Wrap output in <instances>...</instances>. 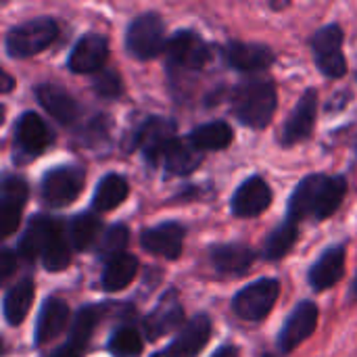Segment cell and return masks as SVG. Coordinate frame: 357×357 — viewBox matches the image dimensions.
I'll use <instances>...</instances> for the list:
<instances>
[{"label":"cell","instance_id":"obj_13","mask_svg":"<svg viewBox=\"0 0 357 357\" xmlns=\"http://www.w3.org/2000/svg\"><path fill=\"white\" fill-rule=\"evenodd\" d=\"M52 142H54V134L44 121V117H40L33 111L21 113V117L15 123V151L19 155H23L25 159L38 157Z\"/></svg>","mask_w":357,"mask_h":357},{"label":"cell","instance_id":"obj_36","mask_svg":"<svg viewBox=\"0 0 357 357\" xmlns=\"http://www.w3.org/2000/svg\"><path fill=\"white\" fill-rule=\"evenodd\" d=\"M92 88L102 98H117L123 92L119 73H115L111 69H102L100 73H96L94 79H92Z\"/></svg>","mask_w":357,"mask_h":357},{"label":"cell","instance_id":"obj_35","mask_svg":"<svg viewBox=\"0 0 357 357\" xmlns=\"http://www.w3.org/2000/svg\"><path fill=\"white\" fill-rule=\"evenodd\" d=\"M71 253H73V247L67 238V232L44 253L42 257V264L48 272H63L69 264H71Z\"/></svg>","mask_w":357,"mask_h":357},{"label":"cell","instance_id":"obj_10","mask_svg":"<svg viewBox=\"0 0 357 357\" xmlns=\"http://www.w3.org/2000/svg\"><path fill=\"white\" fill-rule=\"evenodd\" d=\"M67 232V226L61 224L59 220L54 218H48V215H36L29 220L21 241H19V247H17V253L25 259V261H33V259H42L44 253Z\"/></svg>","mask_w":357,"mask_h":357},{"label":"cell","instance_id":"obj_18","mask_svg":"<svg viewBox=\"0 0 357 357\" xmlns=\"http://www.w3.org/2000/svg\"><path fill=\"white\" fill-rule=\"evenodd\" d=\"M186 230L178 222H163L151 228H144L140 234V247L163 259H178L184 251Z\"/></svg>","mask_w":357,"mask_h":357},{"label":"cell","instance_id":"obj_23","mask_svg":"<svg viewBox=\"0 0 357 357\" xmlns=\"http://www.w3.org/2000/svg\"><path fill=\"white\" fill-rule=\"evenodd\" d=\"M36 98L40 102V107L52 117L56 119L59 123L63 126H71L79 119L82 115V109L77 105V100L61 86L56 84H50V82H44L40 86H36Z\"/></svg>","mask_w":357,"mask_h":357},{"label":"cell","instance_id":"obj_17","mask_svg":"<svg viewBox=\"0 0 357 357\" xmlns=\"http://www.w3.org/2000/svg\"><path fill=\"white\" fill-rule=\"evenodd\" d=\"M109 59V42L100 33H84L69 52L67 69L71 73H100Z\"/></svg>","mask_w":357,"mask_h":357},{"label":"cell","instance_id":"obj_39","mask_svg":"<svg viewBox=\"0 0 357 357\" xmlns=\"http://www.w3.org/2000/svg\"><path fill=\"white\" fill-rule=\"evenodd\" d=\"M2 82H4V84H2V92L8 94V92L13 90V77H10L8 73H2Z\"/></svg>","mask_w":357,"mask_h":357},{"label":"cell","instance_id":"obj_14","mask_svg":"<svg viewBox=\"0 0 357 357\" xmlns=\"http://www.w3.org/2000/svg\"><path fill=\"white\" fill-rule=\"evenodd\" d=\"M176 123L165 119V117H149L134 136V146L144 155V159L151 165L161 163V157L165 153V149L172 144V140H176Z\"/></svg>","mask_w":357,"mask_h":357},{"label":"cell","instance_id":"obj_40","mask_svg":"<svg viewBox=\"0 0 357 357\" xmlns=\"http://www.w3.org/2000/svg\"><path fill=\"white\" fill-rule=\"evenodd\" d=\"M349 299L357 301V274L356 278H354V282H351V289H349Z\"/></svg>","mask_w":357,"mask_h":357},{"label":"cell","instance_id":"obj_21","mask_svg":"<svg viewBox=\"0 0 357 357\" xmlns=\"http://www.w3.org/2000/svg\"><path fill=\"white\" fill-rule=\"evenodd\" d=\"M255 257H257L255 251L243 243H226V245H215L209 249L211 268L226 278L245 276L255 264Z\"/></svg>","mask_w":357,"mask_h":357},{"label":"cell","instance_id":"obj_28","mask_svg":"<svg viewBox=\"0 0 357 357\" xmlns=\"http://www.w3.org/2000/svg\"><path fill=\"white\" fill-rule=\"evenodd\" d=\"M136 274H138V259L130 253L117 255L105 264V270L100 276V287L107 293L123 291L126 287L132 284Z\"/></svg>","mask_w":357,"mask_h":357},{"label":"cell","instance_id":"obj_20","mask_svg":"<svg viewBox=\"0 0 357 357\" xmlns=\"http://www.w3.org/2000/svg\"><path fill=\"white\" fill-rule=\"evenodd\" d=\"M274 192L261 176L247 178L232 195L230 209L236 218H259L272 205Z\"/></svg>","mask_w":357,"mask_h":357},{"label":"cell","instance_id":"obj_19","mask_svg":"<svg viewBox=\"0 0 357 357\" xmlns=\"http://www.w3.org/2000/svg\"><path fill=\"white\" fill-rule=\"evenodd\" d=\"M105 310L107 307H102V305L82 307L71 322V335H69L67 343L61 345L50 357H84L96 326L100 324V320L105 316Z\"/></svg>","mask_w":357,"mask_h":357},{"label":"cell","instance_id":"obj_25","mask_svg":"<svg viewBox=\"0 0 357 357\" xmlns=\"http://www.w3.org/2000/svg\"><path fill=\"white\" fill-rule=\"evenodd\" d=\"M345 245H333L312 264L307 282L314 291H328L345 276Z\"/></svg>","mask_w":357,"mask_h":357},{"label":"cell","instance_id":"obj_32","mask_svg":"<svg viewBox=\"0 0 357 357\" xmlns=\"http://www.w3.org/2000/svg\"><path fill=\"white\" fill-rule=\"evenodd\" d=\"M299 241V224L284 220L278 228H274L266 243H264V259L268 261H278L291 253V249Z\"/></svg>","mask_w":357,"mask_h":357},{"label":"cell","instance_id":"obj_22","mask_svg":"<svg viewBox=\"0 0 357 357\" xmlns=\"http://www.w3.org/2000/svg\"><path fill=\"white\" fill-rule=\"evenodd\" d=\"M226 63L241 73L264 71L274 63V50L259 42H228L224 48Z\"/></svg>","mask_w":357,"mask_h":357},{"label":"cell","instance_id":"obj_29","mask_svg":"<svg viewBox=\"0 0 357 357\" xmlns=\"http://www.w3.org/2000/svg\"><path fill=\"white\" fill-rule=\"evenodd\" d=\"M232 140H234V132H232L230 123H226V121H209V123L197 126L188 134V142L195 149H199L201 153L224 151L232 144Z\"/></svg>","mask_w":357,"mask_h":357},{"label":"cell","instance_id":"obj_24","mask_svg":"<svg viewBox=\"0 0 357 357\" xmlns=\"http://www.w3.org/2000/svg\"><path fill=\"white\" fill-rule=\"evenodd\" d=\"M69 318H71L69 305L59 297H48L38 312L36 331H33V345L44 347L46 343H50L52 339L63 335L65 328L69 326Z\"/></svg>","mask_w":357,"mask_h":357},{"label":"cell","instance_id":"obj_37","mask_svg":"<svg viewBox=\"0 0 357 357\" xmlns=\"http://www.w3.org/2000/svg\"><path fill=\"white\" fill-rule=\"evenodd\" d=\"M17 268V255L8 249H2L0 253V282H6L10 278V274Z\"/></svg>","mask_w":357,"mask_h":357},{"label":"cell","instance_id":"obj_11","mask_svg":"<svg viewBox=\"0 0 357 357\" xmlns=\"http://www.w3.org/2000/svg\"><path fill=\"white\" fill-rule=\"evenodd\" d=\"M320 310L314 301L305 299L295 305V310L289 314L287 322L280 328L278 335V351L289 356L293 354L301 343H305L318 328Z\"/></svg>","mask_w":357,"mask_h":357},{"label":"cell","instance_id":"obj_33","mask_svg":"<svg viewBox=\"0 0 357 357\" xmlns=\"http://www.w3.org/2000/svg\"><path fill=\"white\" fill-rule=\"evenodd\" d=\"M107 349L113 357H140L144 349V339L136 326L123 324L109 337Z\"/></svg>","mask_w":357,"mask_h":357},{"label":"cell","instance_id":"obj_7","mask_svg":"<svg viewBox=\"0 0 357 357\" xmlns=\"http://www.w3.org/2000/svg\"><path fill=\"white\" fill-rule=\"evenodd\" d=\"M86 186V172L79 165H59L44 174L40 182L42 201L50 207L71 205Z\"/></svg>","mask_w":357,"mask_h":357},{"label":"cell","instance_id":"obj_12","mask_svg":"<svg viewBox=\"0 0 357 357\" xmlns=\"http://www.w3.org/2000/svg\"><path fill=\"white\" fill-rule=\"evenodd\" d=\"M184 326H186L184 307L174 289L163 293V297L157 301V305L144 318V333H146L149 341H159L161 337H165L174 331L180 333Z\"/></svg>","mask_w":357,"mask_h":357},{"label":"cell","instance_id":"obj_1","mask_svg":"<svg viewBox=\"0 0 357 357\" xmlns=\"http://www.w3.org/2000/svg\"><path fill=\"white\" fill-rule=\"evenodd\" d=\"M347 195V180L343 176L312 174L303 178L293 190L287 207V220L299 224L307 218L318 222L328 220Z\"/></svg>","mask_w":357,"mask_h":357},{"label":"cell","instance_id":"obj_4","mask_svg":"<svg viewBox=\"0 0 357 357\" xmlns=\"http://www.w3.org/2000/svg\"><path fill=\"white\" fill-rule=\"evenodd\" d=\"M165 23L159 13H142L134 17L126 29V50L138 61H151L165 52Z\"/></svg>","mask_w":357,"mask_h":357},{"label":"cell","instance_id":"obj_31","mask_svg":"<svg viewBox=\"0 0 357 357\" xmlns=\"http://www.w3.org/2000/svg\"><path fill=\"white\" fill-rule=\"evenodd\" d=\"M130 195V184L123 176L119 174H107L105 178H100L94 197H92V207L94 211H111L115 207H119Z\"/></svg>","mask_w":357,"mask_h":357},{"label":"cell","instance_id":"obj_38","mask_svg":"<svg viewBox=\"0 0 357 357\" xmlns=\"http://www.w3.org/2000/svg\"><path fill=\"white\" fill-rule=\"evenodd\" d=\"M211 357H241V351H238L236 345H224V347H220Z\"/></svg>","mask_w":357,"mask_h":357},{"label":"cell","instance_id":"obj_9","mask_svg":"<svg viewBox=\"0 0 357 357\" xmlns=\"http://www.w3.org/2000/svg\"><path fill=\"white\" fill-rule=\"evenodd\" d=\"M318 100H320V94L316 88H307L299 96L295 109L291 111L289 119L282 126V132H280L282 146L287 149L297 146L314 134L316 119H318Z\"/></svg>","mask_w":357,"mask_h":357},{"label":"cell","instance_id":"obj_16","mask_svg":"<svg viewBox=\"0 0 357 357\" xmlns=\"http://www.w3.org/2000/svg\"><path fill=\"white\" fill-rule=\"evenodd\" d=\"M211 337V320L205 314H197L186 326L172 339V343L151 357H197L201 349L209 343Z\"/></svg>","mask_w":357,"mask_h":357},{"label":"cell","instance_id":"obj_15","mask_svg":"<svg viewBox=\"0 0 357 357\" xmlns=\"http://www.w3.org/2000/svg\"><path fill=\"white\" fill-rule=\"evenodd\" d=\"M29 199V186L21 176H4L0 186V234L8 238L21 224Z\"/></svg>","mask_w":357,"mask_h":357},{"label":"cell","instance_id":"obj_2","mask_svg":"<svg viewBox=\"0 0 357 357\" xmlns=\"http://www.w3.org/2000/svg\"><path fill=\"white\" fill-rule=\"evenodd\" d=\"M278 94L270 77H247L232 92V113L251 130H266L276 113Z\"/></svg>","mask_w":357,"mask_h":357},{"label":"cell","instance_id":"obj_26","mask_svg":"<svg viewBox=\"0 0 357 357\" xmlns=\"http://www.w3.org/2000/svg\"><path fill=\"white\" fill-rule=\"evenodd\" d=\"M33 295H36V284L31 278H23L6 289L2 297V314L6 324L19 326L27 318L33 303Z\"/></svg>","mask_w":357,"mask_h":357},{"label":"cell","instance_id":"obj_41","mask_svg":"<svg viewBox=\"0 0 357 357\" xmlns=\"http://www.w3.org/2000/svg\"><path fill=\"white\" fill-rule=\"evenodd\" d=\"M261 357H276V356H272V354H264Z\"/></svg>","mask_w":357,"mask_h":357},{"label":"cell","instance_id":"obj_3","mask_svg":"<svg viewBox=\"0 0 357 357\" xmlns=\"http://www.w3.org/2000/svg\"><path fill=\"white\" fill-rule=\"evenodd\" d=\"M56 38L59 25L52 17H33L6 31L4 50L10 59H29L46 50Z\"/></svg>","mask_w":357,"mask_h":357},{"label":"cell","instance_id":"obj_27","mask_svg":"<svg viewBox=\"0 0 357 357\" xmlns=\"http://www.w3.org/2000/svg\"><path fill=\"white\" fill-rule=\"evenodd\" d=\"M161 163L165 165V172L172 176H188L203 163V153L195 149L188 138L186 140H172V144L165 149Z\"/></svg>","mask_w":357,"mask_h":357},{"label":"cell","instance_id":"obj_8","mask_svg":"<svg viewBox=\"0 0 357 357\" xmlns=\"http://www.w3.org/2000/svg\"><path fill=\"white\" fill-rule=\"evenodd\" d=\"M312 50L318 69L326 77L339 79L347 73V59L343 54V27L339 23L320 27L312 38Z\"/></svg>","mask_w":357,"mask_h":357},{"label":"cell","instance_id":"obj_34","mask_svg":"<svg viewBox=\"0 0 357 357\" xmlns=\"http://www.w3.org/2000/svg\"><path fill=\"white\" fill-rule=\"evenodd\" d=\"M128 241H130V230L123 224H115V226L107 228L102 232V236H100L98 247H96L98 257L109 261V259H113L117 255H123L126 247H128Z\"/></svg>","mask_w":357,"mask_h":357},{"label":"cell","instance_id":"obj_30","mask_svg":"<svg viewBox=\"0 0 357 357\" xmlns=\"http://www.w3.org/2000/svg\"><path fill=\"white\" fill-rule=\"evenodd\" d=\"M102 236V222L94 213H77L67 224V238L73 247V251H88L96 243H100Z\"/></svg>","mask_w":357,"mask_h":357},{"label":"cell","instance_id":"obj_6","mask_svg":"<svg viewBox=\"0 0 357 357\" xmlns=\"http://www.w3.org/2000/svg\"><path fill=\"white\" fill-rule=\"evenodd\" d=\"M280 297V282L276 278H259L232 297V312L245 322H261L274 310Z\"/></svg>","mask_w":357,"mask_h":357},{"label":"cell","instance_id":"obj_5","mask_svg":"<svg viewBox=\"0 0 357 357\" xmlns=\"http://www.w3.org/2000/svg\"><path fill=\"white\" fill-rule=\"evenodd\" d=\"M165 56H167L169 71L195 73V71H201L209 63L211 50L197 31L180 29L167 40Z\"/></svg>","mask_w":357,"mask_h":357}]
</instances>
